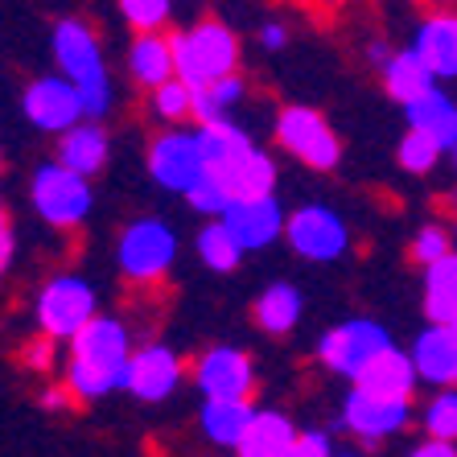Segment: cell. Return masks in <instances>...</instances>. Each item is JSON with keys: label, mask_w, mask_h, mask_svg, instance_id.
Here are the masks:
<instances>
[{"label": "cell", "mask_w": 457, "mask_h": 457, "mask_svg": "<svg viewBox=\"0 0 457 457\" xmlns=\"http://www.w3.org/2000/svg\"><path fill=\"white\" fill-rule=\"evenodd\" d=\"M71 354L83 362H96V367H107V371H120L132 359V334L120 318L99 313L71 338Z\"/></svg>", "instance_id": "cell-16"}, {"label": "cell", "mask_w": 457, "mask_h": 457, "mask_svg": "<svg viewBox=\"0 0 457 457\" xmlns=\"http://www.w3.org/2000/svg\"><path fill=\"white\" fill-rule=\"evenodd\" d=\"M285 239L309 264H330L351 247L346 219L338 211H330V206H301V211H293L285 223Z\"/></svg>", "instance_id": "cell-9"}, {"label": "cell", "mask_w": 457, "mask_h": 457, "mask_svg": "<svg viewBox=\"0 0 457 457\" xmlns=\"http://www.w3.org/2000/svg\"><path fill=\"white\" fill-rule=\"evenodd\" d=\"M170 9H173V0H120L124 21L137 33H161L165 21H170Z\"/></svg>", "instance_id": "cell-34"}, {"label": "cell", "mask_w": 457, "mask_h": 457, "mask_svg": "<svg viewBox=\"0 0 457 457\" xmlns=\"http://www.w3.org/2000/svg\"><path fill=\"white\" fill-rule=\"evenodd\" d=\"M252 420H255L252 400H203V412H198L203 436L219 449H239Z\"/></svg>", "instance_id": "cell-23"}, {"label": "cell", "mask_w": 457, "mask_h": 457, "mask_svg": "<svg viewBox=\"0 0 457 457\" xmlns=\"http://www.w3.org/2000/svg\"><path fill=\"white\" fill-rule=\"evenodd\" d=\"M445 255H453V239H449V231L441 223L420 227V231L412 235V244H408V260H412L416 268H433V264H441Z\"/></svg>", "instance_id": "cell-33"}, {"label": "cell", "mask_w": 457, "mask_h": 457, "mask_svg": "<svg viewBox=\"0 0 457 457\" xmlns=\"http://www.w3.org/2000/svg\"><path fill=\"white\" fill-rule=\"evenodd\" d=\"M445 157H449V165H453V173H457V145L453 149H445Z\"/></svg>", "instance_id": "cell-43"}, {"label": "cell", "mask_w": 457, "mask_h": 457, "mask_svg": "<svg viewBox=\"0 0 457 457\" xmlns=\"http://www.w3.org/2000/svg\"><path fill=\"white\" fill-rule=\"evenodd\" d=\"M21 362L29 367V371H50V362H54V338H37V342H29L21 351Z\"/></svg>", "instance_id": "cell-38"}, {"label": "cell", "mask_w": 457, "mask_h": 457, "mask_svg": "<svg viewBox=\"0 0 457 457\" xmlns=\"http://www.w3.org/2000/svg\"><path fill=\"white\" fill-rule=\"evenodd\" d=\"M149 107L161 124H186V120H194V87H186L181 79H170L157 91H149Z\"/></svg>", "instance_id": "cell-30"}, {"label": "cell", "mask_w": 457, "mask_h": 457, "mask_svg": "<svg viewBox=\"0 0 457 457\" xmlns=\"http://www.w3.org/2000/svg\"><path fill=\"white\" fill-rule=\"evenodd\" d=\"M178 79L194 91H206L219 79L239 71V37L223 21H198L190 29L170 33Z\"/></svg>", "instance_id": "cell-3"}, {"label": "cell", "mask_w": 457, "mask_h": 457, "mask_svg": "<svg viewBox=\"0 0 457 457\" xmlns=\"http://www.w3.org/2000/svg\"><path fill=\"white\" fill-rule=\"evenodd\" d=\"M260 46H264V50H272V54L285 50V46H288V29L280 21H268L264 29H260Z\"/></svg>", "instance_id": "cell-40"}, {"label": "cell", "mask_w": 457, "mask_h": 457, "mask_svg": "<svg viewBox=\"0 0 457 457\" xmlns=\"http://www.w3.org/2000/svg\"><path fill=\"white\" fill-rule=\"evenodd\" d=\"M149 173L157 186L173 194H186L206 178V161H203V145L198 132H161L149 145Z\"/></svg>", "instance_id": "cell-10"}, {"label": "cell", "mask_w": 457, "mask_h": 457, "mask_svg": "<svg viewBox=\"0 0 457 457\" xmlns=\"http://www.w3.org/2000/svg\"><path fill=\"white\" fill-rule=\"evenodd\" d=\"M9 264H12V235H4V239H0V280H4Z\"/></svg>", "instance_id": "cell-42"}, {"label": "cell", "mask_w": 457, "mask_h": 457, "mask_svg": "<svg viewBox=\"0 0 457 457\" xmlns=\"http://www.w3.org/2000/svg\"><path fill=\"white\" fill-rule=\"evenodd\" d=\"M186 203H190V211L206 214V219H223V211L231 206V194L223 190V181L206 173V178L198 181L190 194H186Z\"/></svg>", "instance_id": "cell-35"}, {"label": "cell", "mask_w": 457, "mask_h": 457, "mask_svg": "<svg viewBox=\"0 0 457 457\" xmlns=\"http://www.w3.org/2000/svg\"><path fill=\"white\" fill-rule=\"evenodd\" d=\"M66 387H71L75 400L96 404V400H104V395H112V392H128V367L107 371V367H96V362L71 359V367H66Z\"/></svg>", "instance_id": "cell-28"}, {"label": "cell", "mask_w": 457, "mask_h": 457, "mask_svg": "<svg viewBox=\"0 0 457 457\" xmlns=\"http://www.w3.org/2000/svg\"><path fill=\"white\" fill-rule=\"evenodd\" d=\"M425 318L433 326H457V252L425 268Z\"/></svg>", "instance_id": "cell-27"}, {"label": "cell", "mask_w": 457, "mask_h": 457, "mask_svg": "<svg viewBox=\"0 0 457 457\" xmlns=\"http://www.w3.org/2000/svg\"><path fill=\"white\" fill-rule=\"evenodd\" d=\"M387 346H392V338H387V330H383L379 321L351 318V321H342V326L321 334L318 359L326 371H334V375L354 383L367 367H371V359H379Z\"/></svg>", "instance_id": "cell-6"}, {"label": "cell", "mask_w": 457, "mask_h": 457, "mask_svg": "<svg viewBox=\"0 0 457 457\" xmlns=\"http://www.w3.org/2000/svg\"><path fill=\"white\" fill-rule=\"evenodd\" d=\"M25 116H29L33 128H42V132H54V137H62L71 132L75 124H83L87 112H83V99H79L75 83L66 75H42L33 79L25 87Z\"/></svg>", "instance_id": "cell-12"}, {"label": "cell", "mask_w": 457, "mask_h": 457, "mask_svg": "<svg viewBox=\"0 0 457 457\" xmlns=\"http://www.w3.org/2000/svg\"><path fill=\"white\" fill-rule=\"evenodd\" d=\"M71 400H75V395H71V387H46V392H42V408H46V412H66V408H71Z\"/></svg>", "instance_id": "cell-41"}, {"label": "cell", "mask_w": 457, "mask_h": 457, "mask_svg": "<svg viewBox=\"0 0 457 457\" xmlns=\"http://www.w3.org/2000/svg\"><path fill=\"white\" fill-rule=\"evenodd\" d=\"M29 194H33V211L58 231H71L91 214V181L79 178L66 165H58V161H50V165L33 173Z\"/></svg>", "instance_id": "cell-7"}, {"label": "cell", "mask_w": 457, "mask_h": 457, "mask_svg": "<svg viewBox=\"0 0 457 457\" xmlns=\"http://www.w3.org/2000/svg\"><path fill=\"white\" fill-rule=\"evenodd\" d=\"M412 362L420 383L457 387V326H425L412 342Z\"/></svg>", "instance_id": "cell-18"}, {"label": "cell", "mask_w": 457, "mask_h": 457, "mask_svg": "<svg viewBox=\"0 0 457 457\" xmlns=\"http://www.w3.org/2000/svg\"><path fill=\"white\" fill-rule=\"evenodd\" d=\"M416 383H420V375H416L412 354L400 351V346H387V351H383L379 359H371V367L354 379V387L375 392V395H392V400H412Z\"/></svg>", "instance_id": "cell-20"}, {"label": "cell", "mask_w": 457, "mask_h": 457, "mask_svg": "<svg viewBox=\"0 0 457 457\" xmlns=\"http://www.w3.org/2000/svg\"><path fill=\"white\" fill-rule=\"evenodd\" d=\"M107 157H112V140H107V128L99 124V120H83V124H75L71 132H62V137H58V149H54L58 165L75 170L79 178H87V181L104 170Z\"/></svg>", "instance_id": "cell-19"}, {"label": "cell", "mask_w": 457, "mask_h": 457, "mask_svg": "<svg viewBox=\"0 0 457 457\" xmlns=\"http://www.w3.org/2000/svg\"><path fill=\"white\" fill-rule=\"evenodd\" d=\"M288 457H334L330 433H318V428H305L297 436V445L288 449Z\"/></svg>", "instance_id": "cell-37"}, {"label": "cell", "mask_w": 457, "mask_h": 457, "mask_svg": "<svg viewBox=\"0 0 457 457\" xmlns=\"http://www.w3.org/2000/svg\"><path fill=\"white\" fill-rule=\"evenodd\" d=\"M297 425L277 408H255L252 428L244 433L235 457H288V449L297 445Z\"/></svg>", "instance_id": "cell-22"}, {"label": "cell", "mask_w": 457, "mask_h": 457, "mask_svg": "<svg viewBox=\"0 0 457 457\" xmlns=\"http://www.w3.org/2000/svg\"><path fill=\"white\" fill-rule=\"evenodd\" d=\"M420 420H425V433L428 436H436V441H453V445H457V392H453V387L436 392L433 400L425 404Z\"/></svg>", "instance_id": "cell-32"}, {"label": "cell", "mask_w": 457, "mask_h": 457, "mask_svg": "<svg viewBox=\"0 0 457 457\" xmlns=\"http://www.w3.org/2000/svg\"><path fill=\"white\" fill-rule=\"evenodd\" d=\"M128 75L137 79L145 91H157L161 83L178 79L170 33H137V42L128 46Z\"/></svg>", "instance_id": "cell-21"}, {"label": "cell", "mask_w": 457, "mask_h": 457, "mask_svg": "<svg viewBox=\"0 0 457 457\" xmlns=\"http://www.w3.org/2000/svg\"><path fill=\"white\" fill-rule=\"evenodd\" d=\"M404 116H408V128L428 132L433 140H441V149H453L457 145V104L441 91V87H433L428 96H420L416 104H408Z\"/></svg>", "instance_id": "cell-25"}, {"label": "cell", "mask_w": 457, "mask_h": 457, "mask_svg": "<svg viewBox=\"0 0 457 457\" xmlns=\"http://www.w3.org/2000/svg\"><path fill=\"white\" fill-rule=\"evenodd\" d=\"M206 91H211L214 96V104L223 107L227 116H231V107H239L247 99V79L239 75V71H235V75H227V79H219V83L214 87H206Z\"/></svg>", "instance_id": "cell-36"}, {"label": "cell", "mask_w": 457, "mask_h": 457, "mask_svg": "<svg viewBox=\"0 0 457 457\" xmlns=\"http://www.w3.org/2000/svg\"><path fill=\"white\" fill-rule=\"evenodd\" d=\"M91 318H99L96 288L87 285L83 277H75V272L54 277L50 285L42 288V297H37V326H42V334L54 342L75 338Z\"/></svg>", "instance_id": "cell-8"}, {"label": "cell", "mask_w": 457, "mask_h": 457, "mask_svg": "<svg viewBox=\"0 0 457 457\" xmlns=\"http://www.w3.org/2000/svg\"><path fill=\"white\" fill-rule=\"evenodd\" d=\"M416 58L433 71V79H457V9H436L416 25Z\"/></svg>", "instance_id": "cell-17"}, {"label": "cell", "mask_w": 457, "mask_h": 457, "mask_svg": "<svg viewBox=\"0 0 457 457\" xmlns=\"http://www.w3.org/2000/svg\"><path fill=\"white\" fill-rule=\"evenodd\" d=\"M181 379H186V367H181L178 351H170L165 342H149V346L132 351V359H128V392L145 400V404L170 400Z\"/></svg>", "instance_id": "cell-15"}, {"label": "cell", "mask_w": 457, "mask_h": 457, "mask_svg": "<svg viewBox=\"0 0 457 457\" xmlns=\"http://www.w3.org/2000/svg\"><path fill=\"white\" fill-rule=\"evenodd\" d=\"M219 223L235 235V244L244 247V252H260V247L277 244L280 235H285L288 214L277 203V194H260V198H235Z\"/></svg>", "instance_id": "cell-14"}, {"label": "cell", "mask_w": 457, "mask_h": 457, "mask_svg": "<svg viewBox=\"0 0 457 457\" xmlns=\"http://www.w3.org/2000/svg\"><path fill=\"white\" fill-rule=\"evenodd\" d=\"M408 420H412V400H392V395H375V392L354 387L342 400L338 425L359 436L362 445H379V441L395 436L400 428H408Z\"/></svg>", "instance_id": "cell-11"}, {"label": "cell", "mask_w": 457, "mask_h": 457, "mask_svg": "<svg viewBox=\"0 0 457 457\" xmlns=\"http://www.w3.org/2000/svg\"><path fill=\"white\" fill-rule=\"evenodd\" d=\"M408 457H457V445H453V441H436V436H425V441H420V445H416Z\"/></svg>", "instance_id": "cell-39"}, {"label": "cell", "mask_w": 457, "mask_h": 457, "mask_svg": "<svg viewBox=\"0 0 457 457\" xmlns=\"http://www.w3.org/2000/svg\"><path fill=\"white\" fill-rule=\"evenodd\" d=\"M120 272L137 285H157L178 260V235L165 219H137L128 223L116 244Z\"/></svg>", "instance_id": "cell-5"}, {"label": "cell", "mask_w": 457, "mask_h": 457, "mask_svg": "<svg viewBox=\"0 0 457 457\" xmlns=\"http://www.w3.org/2000/svg\"><path fill=\"white\" fill-rule=\"evenodd\" d=\"M277 140L288 157H297L301 165H309V170H318V173L338 170V161H342L338 132H334L330 120L321 116V112H313V107H301V104L280 107Z\"/></svg>", "instance_id": "cell-4"}, {"label": "cell", "mask_w": 457, "mask_h": 457, "mask_svg": "<svg viewBox=\"0 0 457 457\" xmlns=\"http://www.w3.org/2000/svg\"><path fill=\"white\" fill-rule=\"evenodd\" d=\"M334 457H359V453H334Z\"/></svg>", "instance_id": "cell-45"}, {"label": "cell", "mask_w": 457, "mask_h": 457, "mask_svg": "<svg viewBox=\"0 0 457 457\" xmlns=\"http://www.w3.org/2000/svg\"><path fill=\"white\" fill-rule=\"evenodd\" d=\"M395 157H400V170H408V173H428L436 161L445 157V149H441V140H433L428 132H416V128H408L404 140L395 145Z\"/></svg>", "instance_id": "cell-31"}, {"label": "cell", "mask_w": 457, "mask_h": 457, "mask_svg": "<svg viewBox=\"0 0 457 457\" xmlns=\"http://www.w3.org/2000/svg\"><path fill=\"white\" fill-rule=\"evenodd\" d=\"M194 387L206 400H252L255 371L247 351L239 346H211L194 362Z\"/></svg>", "instance_id": "cell-13"}, {"label": "cell", "mask_w": 457, "mask_h": 457, "mask_svg": "<svg viewBox=\"0 0 457 457\" xmlns=\"http://www.w3.org/2000/svg\"><path fill=\"white\" fill-rule=\"evenodd\" d=\"M433 87H436L433 71H428V66L416 58L412 46H408V50H395L392 62L383 66V91H387V96H392L400 107L416 104V99L428 96Z\"/></svg>", "instance_id": "cell-24"}, {"label": "cell", "mask_w": 457, "mask_h": 457, "mask_svg": "<svg viewBox=\"0 0 457 457\" xmlns=\"http://www.w3.org/2000/svg\"><path fill=\"white\" fill-rule=\"evenodd\" d=\"M194 247H198V260H203L211 272H235L239 268V260H244V247L235 244V235L227 231L219 219H211V223L198 231V239H194Z\"/></svg>", "instance_id": "cell-29"}, {"label": "cell", "mask_w": 457, "mask_h": 457, "mask_svg": "<svg viewBox=\"0 0 457 457\" xmlns=\"http://www.w3.org/2000/svg\"><path fill=\"white\" fill-rule=\"evenodd\" d=\"M301 309H305L301 288L288 285V280H277V285H268L260 293V301L252 305V318L264 334H288L301 321Z\"/></svg>", "instance_id": "cell-26"}, {"label": "cell", "mask_w": 457, "mask_h": 457, "mask_svg": "<svg viewBox=\"0 0 457 457\" xmlns=\"http://www.w3.org/2000/svg\"><path fill=\"white\" fill-rule=\"evenodd\" d=\"M4 235L9 231H4V206H0V239H4Z\"/></svg>", "instance_id": "cell-44"}, {"label": "cell", "mask_w": 457, "mask_h": 457, "mask_svg": "<svg viewBox=\"0 0 457 457\" xmlns=\"http://www.w3.org/2000/svg\"><path fill=\"white\" fill-rule=\"evenodd\" d=\"M54 58L62 66V75L75 83L87 120H104L112 112V75H107L96 29L79 17L58 21L54 25Z\"/></svg>", "instance_id": "cell-2"}, {"label": "cell", "mask_w": 457, "mask_h": 457, "mask_svg": "<svg viewBox=\"0 0 457 457\" xmlns=\"http://www.w3.org/2000/svg\"><path fill=\"white\" fill-rule=\"evenodd\" d=\"M194 132H198V145H203L206 173L223 181L231 203L277 190V161L264 149H255L252 137L235 120H214V124H203Z\"/></svg>", "instance_id": "cell-1"}]
</instances>
